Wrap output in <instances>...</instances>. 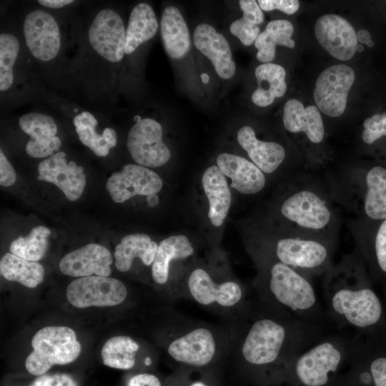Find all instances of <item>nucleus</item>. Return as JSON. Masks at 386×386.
Instances as JSON below:
<instances>
[{
  "label": "nucleus",
  "instance_id": "1",
  "mask_svg": "<svg viewBox=\"0 0 386 386\" xmlns=\"http://www.w3.org/2000/svg\"><path fill=\"white\" fill-rule=\"evenodd\" d=\"M227 362L254 373L287 370L293 360L327 330L252 297L234 322Z\"/></svg>",
  "mask_w": 386,
  "mask_h": 386
},
{
  "label": "nucleus",
  "instance_id": "2",
  "mask_svg": "<svg viewBox=\"0 0 386 386\" xmlns=\"http://www.w3.org/2000/svg\"><path fill=\"white\" fill-rule=\"evenodd\" d=\"M374 282L356 248L323 274L322 296L327 313L337 330L361 335L386 333V313Z\"/></svg>",
  "mask_w": 386,
  "mask_h": 386
},
{
  "label": "nucleus",
  "instance_id": "3",
  "mask_svg": "<svg viewBox=\"0 0 386 386\" xmlns=\"http://www.w3.org/2000/svg\"><path fill=\"white\" fill-rule=\"evenodd\" d=\"M162 331V346L175 364L206 369L227 362L233 339L231 323L214 324L168 307Z\"/></svg>",
  "mask_w": 386,
  "mask_h": 386
},
{
  "label": "nucleus",
  "instance_id": "4",
  "mask_svg": "<svg viewBox=\"0 0 386 386\" xmlns=\"http://www.w3.org/2000/svg\"><path fill=\"white\" fill-rule=\"evenodd\" d=\"M259 274L255 298L307 323L337 330L317 298L312 279L280 262L254 252Z\"/></svg>",
  "mask_w": 386,
  "mask_h": 386
},
{
  "label": "nucleus",
  "instance_id": "5",
  "mask_svg": "<svg viewBox=\"0 0 386 386\" xmlns=\"http://www.w3.org/2000/svg\"><path fill=\"white\" fill-rule=\"evenodd\" d=\"M327 191L311 179L295 180L279 207L286 229L337 241L338 218Z\"/></svg>",
  "mask_w": 386,
  "mask_h": 386
},
{
  "label": "nucleus",
  "instance_id": "6",
  "mask_svg": "<svg viewBox=\"0 0 386 386\" xmlns=\"http://www.w3.org/2000/svg\"><path fill=\"white\" fill-rule=\"evenodd\" d=\"M328 192L356 219H386V166L372 164L340 174H330Z\"/></svg>",
  "mask_w": 386,
  "mask_h": 386
},
{
  "label": "nucleus",
  "instance_id": "7",
  "mask_svg": "<svg viewBox=\"0 0 386 386\" xmlns=\"http://www.w3.org/2000/svg\"><path fill=\"white\" fill-rule=\"evenodd\" d=\"M359 334L347 330L330 331L301 352L287 371L301 386H326L335 373L355 352Z\"/></svg>",
  "mask_w": 386,
  "mask_h": 386
},
{
  "label": "nucleus",
  "instance_id": "8",
  "mask_svg": "<svg viewBox=\"0 0 386 386\" xmlns=\"http://www.w3.org/2000/svg\"><path fill=\"white\" fill-rule=\"evenodd\" d=\"M180 298L189 299L202 308L219 316L226 323L237 321L247 309L252 297L234 279L217 281L204 268L191 270L180 288Z\"/></svg>",
  "mask_w": 386,
  "mask_h": 386
},
{
  "label": "nucleus",
  "instance_id": "9",
  "mask_svg": "<svg viewBox=\"0 0 386 386\" xmlns=\"http://www.w3.org/2000/svg\"><path fill=\"white\" fill-rule=\"evenodd\" d=\"M33 351L26 359L27 371L35 376L45 374L54 365L74 361L81 352L75 332L64 326H48L39 330L31 340Z\"/></svg>",
  "mask_w": 386,
  "mask_h": 386
},
{
  "label": "nucleus",
  "instance_id": "10",
  "mask_svg": "<svg viewBox=\"0 0 386 386\" xmlns=\"http://www.w3.org/2000/svg\"><path fill=\"white\" fill-rule=\"evenodd\" d=\"M355 248L362 257L374 284L380 286L386 301V219L350 222Z\"/></svg>",
  "mask_w": 386,
  "mask_h": 386
},
{
  "label": "nucleus",
  "instance_id": "11",
  "mask_svg": "<svg viewBox=\"0 0 386 386\" xmlns=\"http://www.w3.org/2000/svg\"><path fill=\"white\" fill-rule=\"evenodd\" d=\"M66 296L72 305L79 308L115 306L125 301L128 290L117 279L93 275L72 281L67 287Z\"/></svg>",
  "mask_w": 386,
  "mask_h": 386
},
{
  "label": "nucleus",
  "instance_id": "12",
  "mask_svg": "<svg viewBox=\"0 0 386 386\" xmlns=\"http://www.w3.org/2000/svg\"><path fill=\"white\" fill-rule=\"evenodd\" d=\"M162 127L152 118L141 119L130 129L127 141L128 151L138 164L156 168L165 164L171 152L162 140Z\"/></svg>",
  "mask_w": 386,
  "mask_h": 386
},
{
  "label": "nucleus",
  "instance_id": "13",
  "mask_svg": "<svg viewBox=\"0 0 386 386\" xmlns=\"http://www.w3.org/2000/svg\"><path fill=\"white\" fill-rule=\"evenodd\" d=\"M354 81V70L346 64L327 68L316 81L313 95L317 108L331 117L342 115L345 110L348 92Z\"/></svg>",
  "mask_w": 386,
  "mask_h": 386
},
{
  "label": "nucleus",
  "instance_id": "14",
  "mask_svg": "<svg viewBox=\"0 0 386 386\" xmlns=\"http://www.w3.org/2000/svg\"><path fill=\"white\" fill-rule=\"evenodd\" d=\"M361 386H386V333L360 335L350 359Z\"/></svg>",
  "mask_w": 386,
  "mask_h": 386
},
{
  "label": "nucleus",
  "instance_id": "15",
  "mask_svg": "<svg viewBox=\"0 0 386 386\" xmlns=\"http://www.w3.org/2000/svg\"><path fill=\"white\" fill-rule=\"evenodd\" d=\"M89 44L102 58L112 63L125 54L126 29L120 15L111 9L99 11L88 31Z\"/></svg>",
  "mask_w": 386,
  "mask_h": 386
},
{
  "label": "nucleus",
  "instance_id": "16",
  "mask_svg": "<svg viewBox=\"0 0 386 386\" xmlns=\"http://www.w3.org/2000/svg\"><path fill=\"white\" fill-rule=\"evenodd\" d=\"M23 29L26 46L36 59L49 61L59 54L60 30L49 13L42 9L29 12L24 19Z\"/></svg>",
  "mask_w": 386,
  "mask_h": 386
},
{
  "label": "nucleus",
  "instance_id": "17",
  "mask_svg": "<svg viewBox=\"0 0 386 386\" xmlns=\"http://www.w3.org/2000/svg\"><path fill=\"white\" fill-rule=\"evenodd\" d=\"M161 177L152 169L135 164L123 166L107 179L106 189L116 203H123L137 195L157 194L162 188Z\"/></svg>",
  "mask_w": 386,
  "mask_h": 386
},
{
  "label": "nucleus",
  "instance_id": "18",
  "mask_svg": "<svg viewBox=\"0 0 386 386\" xmlns=\"http://www.w3.org/2000/svg\"><path fill=\"white\" fill-rule=\"evenodd\" d=\"M37 179L56 186L70 201L77 200L86 183L84 167L74 162H67L66 154L59 151L41 161L37 169Z\"/></svg>",
  "mask_w": 386,
  "mask_h": 386
},
{
  "label": "nucleus",
  "instance_id": "19",
  "mask_svg": "<svg viewBox=\"0 0 386 386\" xmlns=\"http://www.w3.org/2000/svg\"><path fill=\"white\" fill-rule=\"evenodd\" d=\"M315 34L320 44L337 59L349 60L357 51L355 31L347 20L339 15L320 17L315 25Z\"/></svg>",
  "mask_w": 386,
  "mask_h": 386
},
{
  "label": "nucleus",
  "instance_id": "20",
  "mask_svg": "<svg viewBox=\"0 0 386 386\" xmlns=\"http://www.w3.org/2000/svg\"><path fill=\"white\" fill-rule=\"evenodd\" d=\"M21 129L30 137L26 152L34 158L49 157L58 152L61 142L57 134V125L49 115L29 112L19 120Z\"/></svg>",
  "mask_w": 386,
  "mask_h": 386
},
{
  "label": "nucleus",
  "instance_id": "21",
  "mask_svg": "<svg viewBox=\"0 0 386 386\" xmlns=\"http://www.w3.org/2000/svg\"><path fill=\"white\" fill-rule=\"evenodd\" d=\"M113 262L110 252L104 246L91 243L71 251L62 257L59 269L66 275L75 277H108Z\"/></svg>",
  "mask_w": 386,
  "mask_h": 386
},
{
  "label": "nucleus",
  "instance_id": "22",
  "mask_svg": "<svg viewBox=\"0 0 386 386\" xmlns=\"http://www.w3.org/2000/svg\"><path fill=\"white\" fill-rule=\"evenodd\" d=\"M194 44L212 62L217 75L224 79H231L236 71L230 46L226 38L211 25L200 24L193 35Z\"/></svg>",
  "mask_w": 386,
  "mask_h": 386
},
{
  "label": "nucleus",
  "instance_id": "23",
  "mask_svg": "<svg viewBox=\"0 0 386 386\" xmlns=\"http://www.w3.org/2000/svg\"><path fill=\"white\" fill-rule=\"evenodd\" d=\"M217 164L224 176L231 179V187L244 194H255L266 184L264 173L253 162L229 153H222Z\"/></svg>",
  "mask_w": 386,
  "mask_h": 386
},
{
  "label": "nucleus",
  "instance_id": "24",
  "mask_svg": "<svg viewBox=\"0 0 386 386\" xmlns=\"http://www.w3.org/2000/svg\"><path fill=\"white\" fill-rule=\"evenodd\" d=\"M237 139L252 162L265 174L274 173L285 159L286 152L282 145L276 142L257 139L254 129L250 126L241 127Z\"/></svg>",
  "mask_w": 386,
  "mask_h": 386
},
{
  "label": "nucleus",
  "instance_id": "25",
  "mask_svg": "<svg viewBox=\"0 0 386 386\" xmlns=\"http://www.w3.org/2000/svg\"><path fill=\"white\" fill-rule=\"evenodd\" d=\"M283 124L289 132L302 133L314 144H321L325 139L323 121L315 106L305 108L297 99L288 100L284 106Z\"/></svg>",
  "mask_w": 386,
  "mask_h": 386
},
{
  "label": "nucleus",
  "instance_id": "26",
  "mask_svg": "<svg viewBox=\"0 0 386 386\" xmlns=\"http://www.w3.org/2000/svg\"><path fill=\"white\" fill-rule=\"evenodd\" d=\"M160 32L164 48L170 58L179 59L187 55L191 45L190 34L177 7L169 6L162 11Z\"/></svg>",
  "mask_w": 386,
  "mask_h": 386
},
{
  "label": "nucleus",
  "instance_id": "27",
  "mask_svg": "<svg viewBox=\"0 0 386 386\" xmlns=\"http://www.w3.org/2000/svg\"><path fill=\"white\" fill-rule=\"evenodd\" d=\"M202 186L209 202L208 217L215 227L221 226L228 214L232 195L225 176L215 165L204 172Z\"/></svg>",
  "mask_w": 386,
  "mask_h": 386
},
{
  "label": "nucleus",
  "instance_id": "28",
  "mask_svg": "<svg viewBox=\"0 0 386 386\" xmlns=\"http://www.w3.org/2000/svg\"><path fill=\"white\" fill-rule=\"evenodd\" d=\"M194 249L187 237L170 236L159 244L152 265V278L159 285H166L169 279L170 265L172 262L192 256Z\"/></svg>",
  "mask_w": 386,
  "mask_h": 386
},
{
  "label": "nucleus",
  "instance_id": "29",
  "mask_svg": "<svg viewBox=\"0 0 386 386\" xmlns=\"http://www.w3.org/2000/svg\"><path fill=\"white\" fill-rule=\"evenodd\" d=\"M157 248V242L146 234L126 235L115 247V267L122 272H128L136 258L146 266L152 265Z\"/></svg>",
  "mask_w": 386,
  "mask_h": 386
},
{
  "label": "nucleus",
  "instance_id": "30",
  "mask_svg": "<svg viewBox=\"0 0 386 386\" xmlns=\"http://www.w3.org/2000/svg\"><path fill=\"white\" fill-rule=\"evenodd\" d=\"M73 124L81 142L98 157L107 156L109 150L117 145V137L115 130L107 127L102 134L97 133L96 127L98 122L89 112L84 111L76 115Z\"/></svg>",
  "mask_w": 386,
  "mask_h": 386
},
{
  "label": "nucleus",
  "instance_id": "31",
  "mask_svg": "<svg viewBox=\"0 0 386 386\" xmlns=\"http://www.w3.org/2000/svg\"><path fill=\"white\" fill-rule=\"evenodd\" d=\"M257 88L252 94V100L258 107H267L275 98L282 96L287 91L284 69L272 63L262 64L254 71Z\"/></svg>",
  "mask_w": 386,
  "mask_h": 386
},
{
  "label": "nucleus",
  "instance_id": "32",
  "mask_svg": "<svg viewBox=\"0 0 386 386\" xmlns=\"http://www.w3.org/2000/svg\"><path fill=\"white\" fill-rule=\"evenodd\" d=\"M158 22L152 7L139 3L132 10L126 29L125 54L129 55L157 32Z\"/></svg>",
  "mask_w": 386,
  "mask_h": 386
},
{
  "label": "nucleus",
  "instance_id": "33",
  "mask_svg": "<svg viewBox=\"0 0 386 386\" xmlns=\"http://www.w3.org/2000/svg\"><path fill=\"white\" fill-rule=\"evenodd\" d=\"M293 31V25L287 20L277 19L269 21L254 42L258 50L257 59L264 64L270 63L275 57L277 45L294 48L295 42L291 38Z\"/></svg>",
  "mask_w": 386,
  "mask_h": 386
},
{
  "label": "nucleus",
  "instance_id": "34",
  "mask_svg": "<svg viewBox=\"0 0 386 386\" xmlns=\"http://www.w3.org/2000/svg\"><path fill=\"white\" fill-rule=\"evenodd\" d=\"M1 275L9 281L34 288L44 280V267L37 262L22 259L12 253L5 254L0 261Z\"/></svg>",
  "mask_w": 386,
  "mask_h": 386
},
{
  "label": "nucleus",
  "instance_id": "35",
  "mask_svg": "<svg viewBox=\"0 0 386 386\" xmlns=\"http://www.w3.org/2000/svg\"><path fill=\"white\" fill-rule=\"evenodd\" d=\"M140 345L129 336H115L103 345L101 356L103 363L110 367L129 370L134 367Z\"/></svg>",
  "mask_w": 386,
  "mask_h": 386
},
{
  "label": "nucleus",
  "instance_id": "36",
  "mask_svg": "<svg viewBox=\"0 0 386 386\" xmlns=\"http://www.w3.org/2000/svg\"><path fill=\"white\" fill-rule=\"evenodd\" d=\"M239 4L243 16L233 21L229 30L243 45L250 46L255 42L260 34L258 25L263 22L264 15L256 1L240 0Z\"/></svg>",
  "mask_w": 386,
  "mask_h": 386
},
{
  "label": "nucleus",
  "instance_id": "37",
  "mask_svg": "<svg viewBox=\"0 0 386 386\" xmlns=\"http://www.w3.org/2000/svg\"><path fill=\"white\" fill-rule=\"evenodd\" d=\"M51 231L44 226L34 227L26 237H19L9 246L11 253L26 260L37 262L43 258L48 248Z\"/></svg>",
  "mask_w": 386,
  "mask_h": 386
},
{
  "label": "nucleus",
  "instance_id": "38",
  "mask_svg": "<svg viewBox=\"0 0 386 386\" xmlns=\"http://www.w3.org/2000/svg\"><path fill=\"white\" fill-rule=\"evenodd\" d=\"M18 39L11 34L0 35V90H8L14 82V71L16 59L19 51Z\"/></svg>",
  "mask_w": 386,
  "mask_h": 386
},
{
  "label": "nucleus",
  "instance_id": "39",
  "mask_svg": "<svg viewBox=\"0 0 386 386\" xmlns=\"http://www.w3.org/2000/svg\"><path fill=\"white\" fill-rule=\"evenodd\" d=\"M386 137V113L375 114L363 122L362 140L372 146Z\"/></svg>",
  "mask_w": 386,
  "mask_h": 386
},
{
  "label": "nucleus",
  "instance_id": "40",
  "mask_svg": "<svg viewBox=\"0 0 386 386\" xmlns=\"http://www.w3.org/2000/svg\"><path fill=\"white\" fill-rule=\"evenodd\" d=\"M257 3L264 11L277 9L287 14H295L300 7V3L297 0H259Z\"/></svg>",
  "mask_w": 386,
  "mask_h": 386
},
{
  "label": "nucleus",
  "instance_id": "41",
  "mask_svg": "<svg viewBox=\"0 0 386 386\" xmlns=\"http://www.w3.org/2000/svg\"><path fill=\"white\" fill-rule=\"evenodd\" d=\"M31 386H78L72 377L66 374L41 375Z\"/></svg>",
  "mask_w": 386,
  "mask_h": 386
},
{
  "label": "nucleus",
  "instance_id": "42",
  "mask_svg": "<svg viewBox=\"0 0 386 386\" xmlns=\"http://www.w3.org/2000/svg\"><path fill=\"white\" fill-rule=\"evenodd\" d=\"M16 179L15 171L2 150H0V184L3 187L13 185Z\"/></svg>",
  "mask_w": 386,
  "mask_h": 386
},
{
  "label": "nucleus",
  "instance_id": "43",
  "mask_svg": "<svg viewBox=\"0 0 386 386\" xmlns=\"http://www.w3.org/2000/svg\"><path fill=\"white\" fill-rule=\"evenodd\" d=\"M127 386H162L160 380L154 375L140 373L133 376Z\"/></svg>",
  "mask_w": 386,
  "mask_h": 386
},
{
  "label": "nucleus",
  "instance_id": "44",
  "mask_svg": "<svg viewBox=\"0 0 386 386\" xmlns=\"http://www.w3.org/2000/svg\"><path fill=\"white\" fill-rule=\"evenodd\" d=\"M72 0H39L38 3L41 6L51 9H59L72 4Z\"/></svg>",
  "mask_w": 386,
  "mask_h": 386
},
{
  "label": "nucleus",
  "instance_id": "45",
  "mask_svg": "<svg viewBox=\"0 0 386 386\" xmlns=\"http://www.w3.org/2000/svg\"><path fill=\"white\" fill-rule=\"evenodd\" d=\"M356 36L357 41L366 44L371 40V35L370 32L367 30L362 29L360 30L357 33H356Z\"/></svg>",
  "mask_w": 386,
  "mask_h": 386
},
{
  "label": "nucleus",
  "instance_id": "46",
  "mask_svg": "<svg viewBox=\"0 0 386 386\" xmlns=\"http://www.w3.org/2000/svg\"><path fill=\"white\" fill-rule=\"evenodd\" d=\"M159 199L157 194L148 195L147 197V202L151 207H154L159 204Z\"/></svg>",
  "mask_w": 386,
  "mask_h": 386
},
{
  "label": "nucleus",
  "instance_id": "47",
  "mask_svg": "<svg viewBox=\"0 0 386 386\" xmlns=\"http://www.w3.org/2000/svg\"><path fill=\"white\" fill-rule=\"evenodd\" d=\"M188 386H209L204 380H194L191 382Z\"/></svg>",
  "mask_w": 386,
  "mask_h": 386
},
{
  "label": "nucleus",
  "instance_id": "48",
  "mask_svg": "<svg viewBox=\"0 0 386 386\" xmlns=\"http://www.w3.org/2000/svg\"><path fill=\"white\" fill-rule=\"evenodd\" d=\"M201 76H202V77H201V78H202V81H203L204 83L208 82V81H209V77H208V75H207V74H202Z\"/></svg>",
  "mask_w": 386,
  "mask_h": 386
},
{
  "label": "nucleus",
  "instance_id": "49",
  "mask_svg": "<svg viewBox=\"0 0 386 386\" xmlns=\"http://www.w3.org/2000/svg\"><path fill=\"white\" fill-rule=\"evenodd\" d=\"M363 50H364L363 46L361 45V44H357V51H359V52H362V51H363Z\"/></svg>",
  "mask_w": 386,
  "mask_h": 386
},
{
  "label": "nucleus",
  "instance_id": "50",
  "mask_svg": "<svg viewBox=\"0 0 386 386\" xmlns=\"http://www.w3.org/2000/svg\"><path fill=\"white\" fill-rule=\"evenodd\" d=\"M367 46H369V47L373 46H374V42H373V41H372V40L369 41L367 43Z\"/></svg>",
  "mask_w": 386,
  "mask_h": 386
}]
</instances>
